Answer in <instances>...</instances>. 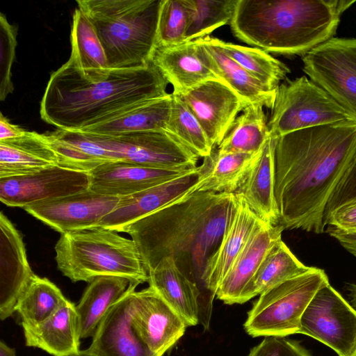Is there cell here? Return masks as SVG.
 <instances>
[{
    "mask_svg": "<svg viewBox=\"0 0 356 356\" xmlns=\"http://www.w3.org/2000/svg\"><path fill=\"white\" fill-rule=\"evenodd\" d=\"M188 17L186 0H162L157 26L156 47H168L185 42Z\"/></svg>",
    "mask_w": 356,
    "mask_h": 356,
    "instance_id": "obj_38",
    "label": "cell"
},
{
    "mask_svg": "<svg viewBox=\"0 0 356 356\" xmlns=\"http://www.w3.org/2000/svg\"><path fill=\"white\" fill-rule=\"evenodd\" d=\"M248 356H312L299 341L286 337H266Z\"/></svg>",
    "mask_w": 356,
    "mask_h": 356,
    "instance_id": "obj_40",
    "label": "cell"
},
{
    "mask_svg": "<svg viewBox=\"0 0 356 356\" xmlns=\"http://www.w3.org/2000/svg\"><path fill=\"white\" fill-rule=\"evenodd\" d=\"M309 268L302 264L280 238L269 250L246 286L242 295L241 304L280 283L306 272Z\"/></svg>",
    "mask_w": 356,
    "mask_h": 356,
    "instance_id": "obj_30",
    "label": "cell"
},
{
    "mask_svg": "<svg viewBox=\"0 0 356 356\" xmlns=\"http://www.w3.org/2000/svg\"><path fill=\"white\" fill-rule=\"evenodd\" d=\"M17 28L10 24L6 16L0 13V100L3 101L12 93V65L15 58Z\"/></svg>",
    "mask_w": 356,
    "mask_h": 356,
    "instance_id": "obj_39",
    "label": "cell"
},
{
    "mask_svg": "<svg viewBox=\"0 0 356 356\" xmlns=\"http://www.w3.org/2000/svg\"><path fill=\"white\" fill-rule=\"evenodd\" d=\"M102 162L124 161L145 166L191 170L199 156L165 131L119 135L88 134Z\"/></svg>",
    "mask_w": 356,
    "mask_h": 356,
    "instance_id": "obj_9",
    "label": "cell"
},
{
    "mask_svg": "<svg viewBox=\"0 0 356 356\" xmlns=\"http://www.w3.org/2000/svg\"><path fill=\"white\" fill-rule=\"evenodd\" d=\"M197 118L213 147L228 133L248 105L227 85L209 80L179 95Z\"/></svg>",
    "mask_w": 356,
    "mask_h": 356,
    "instance_id": "obj_17",
    "label": "cell"
},
{
    "mask_svg": "<svg viewBox=\"0 0 356 356\" xmlns=\"http://www.w3.org/2000/svg\"><path fill=\"white\" fill-rule=\"evenodd\" d=\"M58 270L71 281L118 276L138 284L149 275L133 240L101 227L62 234L55 245Z\"/></svg>",
    "mask_w": 356,
    "mask_h": 356,
    "instance_id": "obj_6",
    "label": "cell"
},
{
    "mask_svg": "<svg viewBox=\"0 0 356 356\" xmlns=\"http://www.w3.org/2000/svg\"><path fill=\"white\" fill-rule=\"evenodd\" d=\"M324 223L325 227L331 225L346 232L356 231V198L332 211Z\"/></svg>",
    "mask_w": 356,
    "mask_h": 356,
    "instance_id": "obj_42",
    "label": "cell"
},
{
    "mask_svg": "<svg viewBox=\"0 0 356 356\" xmlns=\"http://www.w3.org/2000/svg\"><path fill=\"white\" fill-rule=\"evenodd\" d=\"M298 334L319 341L339 356H349L356 345V311L328 283L305 309Z\"/></svg>",
    "mask_w": 356,
    "mask_h": 356,
    "instance_id": "obj_11",
    "label": "cell"
},
{
    "mask_svg": "<svg viewBox=\"0 0 356 356\" xmlns=\"http://www.w3.org/2000/svg\"><path fill=\"white\" fill-rule=\"evenodd\" d=\"M70 356H95V355H93L92 353H91L90 352H89L86 349V350H80L76 354H74V355H70Z\"/></svg>",
    "mask_w": 356,
    "mask_h": 356,
    "instance_id": "obj_47",
    "label": "cell"
},
{
    "mask_svg": "<svg viewBox=\"0 0 356 356\" xmlns=\"http://www.w3.org/2000/svg\"><path fill=\"white\" fill-rule=\"evenodd\" d=\"M168 84L152 63L136 69L84 71L69 58L50 76L40 114L57 129L77 132L168 95Z\"/></svg>",
    "mask_w": 356,
    "mask_h": 356,
    "instance_id": "obj_3",
    "label": "cell"
},
{
    "mask_svg": "<svg viewBox=\"0 0 356 356\" xmlns=\"http://www.w3.org/2000/svg\"><path fill=\"white\" fill-rule=\"evenodd\" d=\"M26 131L17 125L13 124L3 115H0V140L19 137Z\"/></svg>",
    "mask_w": 356,
    "mask_h": 356,
    "instance_id": "obj_44",
    "label": "cell"
},
{
    "mask_svg": "<svg viewBox=\"0 0 356 356\" xmlns=\"http://www.w3.org/2000/svg\"><path fill=\"white\" fill-rule=\"evenodd\" d=\"M89 186L88 172L54 165L30 175L0 178V200L8 207L24 209L85 191Z\"/></svg>",
    "mask_w": 356,
    "mask_h": 356,
    "instance_id": "obj_13",
    "label": "cell"
},
{
    "mask_svg": "<svg viewBox=\"0 0 356 356\" xmlns=\"http://www.w3.org/2000/svg\"><path fill=\"white\" fill-rule=\"evenodd\" d=\"M89 283L76 306L81 339L92 337L110 309L132 286L138 285L118 276H101Z\"/></svg>",
    "mask_w": 356,
    "mask_h": 356,
    "instance_id": "obj_28",
    "label": "cell"
},
{
    "mask_svg": "<svg viewBox=\"0 0 356 356\" xmlns=\"http://www.w3.org/2000/svg\"><path fill=\"white\" fill-rule=\"evenodd\" d=\"M347 290L350 298V305L356 311V284H348Z\"/></svg>",
    "mask_w": 356,
    "mask_h": 356,
    "instance_id": "obj_46",
    "label": "cell"
},
{
    "mask_svg": "<svg viewBox=\"0 0 356 356\" xmlns=\"http://www.w3.org/2000/svg\"><path fill=\"white\" fill-rule=\"evenodd\" d=\"M132 286L108 311L87 349L95 356H159L138 337L132 324Z\"/></svg>",
    "mask_w": 356,
    "mask_h": 356,
    "instance_id": "obj_19",
    "label": "cell"
},
{
    "mask_svg": "<svg viewBox=\"0 0 356 356\" xmlns=\"http://www.w3.org/2000/svg\"><path fill=\"white\" fill-rule=\"evenodd\" d=\"M355 198L356 151L348 170L334 191L327 204L324 213V220L327 215L337 207Z\"/></svg>",
    "mask_w": 356,
    "mask_h": 356,
    "instance_id": "obj_41",
    "label": "cell"
},
{
    "mask_svg": "<svg viewBox=\"0 0 356 356\" xmlns=\"http://www.w3.org/2000/svg\"><path fill=\"white\" fill-rule=\"evenodd\" d=\"M330 283L322 268L310 266L259 295L248 313L245 332L252 337L298 334L302 316L316 293Z\"/></svg>",
    "mask_w": 356,
    "mask_h": 356,
    "instance_id": "obj_7",
    "label": "cell"
},
{
    "mask_svg": "<svg viewBox=\"0 0 356 356\" xmlns=\"http://www.w3.org/2000/svg\"><path fill=\"white\" fill-rule=\"evenodd\" d=\"M349 356H356V345H355L353 352L351 353V354Z\"/></svg>",
    "mask_w": 356,
    "mask_h": 356,
    "instance_id": "obj_48",
    "label": "cell"
},
{
    "mask_svg": "<svg viewBox=\"0 0 356 356\" xmlns=\"http://www.w3.org/2000/svg\"><path fill=\"white\" fill-rule=\"evenodd\" d=\"M356 119L305 76L281 83L268 122L270 138L313 127Z\"/></svg>",
    "mask_w": 356,
    "mask_h": 356,
    "instance_id": "obj_8",
    "label": "cell"
},
{
    "mask_svg": "<svg viewBox=\"0 0 356 356\" xmlns=\"http://www.w3.org/2000/svg\"><path fill=\"white\" fill-rule=\"evenodd\" d=\"M284 229L264 223L250 235L232 267L218 286L216 296L227 305L241 304L242 295L274 243Z\"/></svg>",
    "mask_w": 356,
    "mask_h": 356,
    "instance_id": "obj_21",
    "label": "cell"
},
{
    "mask_svg": "<svg viewBox=\"0 0 356 356\" xmlns=\"http://www.w3.org/2000/svg\"><path fill=\"white\" fill-rule=\"evenodd\" d=\"M204 174L202 164L172 180L120 197L115 209L102 218L98 227L120 232L135 221L195 192Z\"/></svg>",
    "mask_w": 356,
    "mask_h": 356,
    "instance_id": "obj_16",
    "label": "cell"
},
{
    "mask_svg": "<svg viewBox=\"0 0 356 356\" xmlns=\"http://www.w3.org/2000/svg\"><path fill=\"white\" fill-rule=\"evenodd\" d=\"M236 1L186 0L189 17L185 42L209 36L229 24Z\"/></svg>",
    "mask_w": 356,
    "mask_h": 356,
    "instance_id": "obj_37",
    "label": "cell"
},
{
    "mask_svg": "<svg viewBox=\"0 0 356 356\" xmlns=\"http://www.w3.org/2000/svg\"><path fill=\"white\" fill-rule=\"evenodd\" d=\"M70 59L84 71L109 69L106 54L95 29L78 8L74 10L70 33Z\"/></svg>",
    "mask_w": 356,
    "mask_h": 356,
    "instance_id": "obj_35",
    "label": "cell"
},
{
    "mask_svg": "<svg viewBox=\"0 0 356 356\" xmlns=\"http://www.w3.org/2000/svg\"><path fill=\"white\" fill-rule=\"evenodd\" d=\"M22 327L27 346L40 348L53 356H70L80 351L76 305L67 299L44 321Z\"/></svg>",
    "mask_w": 356,
    "mask_h": 356,
    "instance_id": "obj_26",
    "label": "cell"
},
{
    "mask_svg": "<svg viewBox=\"0 0 356 356\" xmlns=\"http://www.w3.org/2000/svg\"><path fill=\"white\" fill-rule=\"evenodd\" d=\"M58 165V158L47 135L27 131L0 140V178L30 175Z\"/></svg>",
    "mask_w": 356,
    "mask_h": 356,
    "instance_id": "obj_27",
    "label": "cell"
},
{
    "mask_svg": "<svg viewBox=\"0 0 356 356\" xmlns=\"http://www.w3.org/2000/svg\"><path fill=\"white\" fill-rule=\"evenodd\" d=\"M264 107L248 104L238 115L217 148L222 153L255 154L270 138Z\"/></svg>",
    "mask_w": 356,
    "mask_h": 356,
    "instance_id": "obj_32",
    "label": "cell"
},
{
    "mask_svg": "<svg viewBox=\"0 0 356 356\" xmlns=\"http://www.w3.org/2000/svg\"><path fill=\"white\" fill-rule=\"evenodd\" d=\"M223 51L259 81L274 91L290 73L288 67L269 53L218 39Z\"/></svg>",
    "mask_w": 356,
    "mask_h": 356,
    "instance_id": "obj_34",
    "label": "cell"
},
{
    "mask_svg": "<svg viewBox=\"0 0 356 356\" xmlns=\"http://www.w3.org/2000/svg\"><path fill=\"white\" fill-rule=\"evenodd\" d=\"M302 60L309 79L356 119V38L333 37Z\"/></svg>",
    "mask_w": 356,
    "mask_h": 356,
    "instance_id": "obj_10",
    "label": "cell"
},
{
    "mask_svg": "<svg viewBox=\"0 0 356 356\" xmlns=\"http://www.w3.org/2000/svg\"><path fill=\"white\" fill-rule=\"evenodd\" d=\"M202 55L208 67L219 80L232 89L244 102L272 110L276 91L256 79L232 59L218 42V38H199Z\"/></svg>",
    "mask_w": 356,
    "mask_h": 356,
    "instance_id": "obj_24",
    "label": "cell"
},
{
    "mask_svg": "<svg viewBox=\"0 0 356 356\" xmlns=\"http://www.w3.org/2000/svg\"><path fill=\"white\" fill-rule=\"evenodd\" d=\"M234 194L241 195L264 222L278 225L275 198L273 139L270 138L254 156Z\"/></svg>",
    "mask_w": 356,
    "mask_h": 356,
    "instance_id": "obj_25",
    "label": "cell"
},
{
    "mask_svg": "<svg viewBox=\"0 0 356 356\" xmlns=\"http://www.w3.org/2000/svg\"><path fill=\"white\" fill-rule=\"evenodd\" d=\"M188 171L124 161L106 162L88 172L89 189L99 194L122 197L172 180Z\"/></svg>",
    "mask_w": 356,
    "mask_h": 356,
    "instance_id": "obj_20",
    "label": "cell"
},
{
    "mask_svg": "<svg viewBox=\"0 0 356 356\" xmlns=\"http://www.w3.org/2000/svg\"><path fill=\"white\" fill-rule=\"evenodd\" d=\"M172 94L166 131L199 157L209 156L215 147L186 104Z\"/></svg>",
    "mask_w": 356,
    "mask_h": 356,
    "instance_id": "obj_36",
    "label": "cell"
},
{
    "mask_svg": "<svg viewBox=\"0 0 356 356\" xmlns=\"http://www.w3.org/2000/svg\"><path fill=\"white\" fill-rule=\"evenodd\" d=\"M327 232L349 253L356 257V231L346 232L327 225Z\"/></svg>",
    "mask_w": 356,
    "mask_h": 356,
    "instance_id": "obj_43",
    "label": "cell"
},
{
    "mask_svg": "<svg viewBox=\"0 0 356 356\" xmlns=\"http://www.w3.org/2000/svg\"><path fill=\"white\" fill-rule=\"evenodd\" d=\"M152 63L172 86L175 95L184 94L209 80H219L204 60L197 40L156 47Z\"/></svg>",
    "mask_w": 356,
    "mask_h": 356,
    "instance_id": "obj_22",
    "label": "cell"
},
{
    "mask_svg": "<svg viewBox=\"0 0 356 356\" xmlns=\"http://www.w3.org/2000/svg\"><path fill=\"white\" fill-rule=\"evenodd\" d=\"M235 195L236 207L234 213L225 229L220 245L207 261L202 277V310L205 311L207 320H209L212 300L219 284L250 235L266 223L252 211L241 195Z\"/></svg>",
    "mask_w": 356,
    "mask_h": 356,
    "instance_id": "obj_15",
    "label": "cell"
},
{
    "mask_svg": "<svg viewBox=\"0 0 356 356\" xmlns=\"http://www.w3.org/2000/svg\"><path fill=\"white\" fill-rule=\"evenodd\" d=\"M119 200L118 197L88 189L33 204L24 209L62 234L98 228L102 218L115 209Z\"/></svg>",
    "mask_w": 356,
    "mask_h": 356,
    "instance_id": "obj_12",
    "label": "cell"
},
{
    "mask_svg": "<svg viewBox=\"0 0 356 356\" xmlns=\"http://www.w3.org/2000/svg\"><path fill=\"white\" fill-rule=\"evenodd\" d=\"M148 275L149 286L178 313L187 326L200 322L202 292L197 284L180 270L173 257L161 260Z\"/></svg>",
    "mask_w": 356,
    "mask_h": 356,
    "instance_id": "obj_23",
    "label": "cell"
},
{
    "mask_svg": "<svg viewBox=\"0 0 356 356\" xmlns=\"http://www.w3.org/2000/svg\"><path fill=\"white\" fill-rule=\"evenodd\" d=\"M0 356H16L15 349L9 347L3 341L0 342Z\"/></svg>",
    "mask_w": 356,
    "mask_h": 356,
    "instance_id": "obj_45",
    "label": "cell"
},
{
    "mask_svg": "<svg viewBox=\"0 0 356 356\" xmlns=\"http://www.w3.org/2000/svg\"><path fill=\"white\" fill-rule=\"evenodd\" d=\"M35 274L22 236L3 212L0 214V318L15 312L17 301Z\"/></svg>",
    "mask_w": 356,
    "mask_h": 356,
    "instance_id": "obj_18",
    "label": "cell"
},
{
    "mask_svg": "<svg viewBox=\"0 0 356 356\" xmlns=\"http://www.w3.org/2000/svg\"><path fill=\"white\" fill-rule=\"evenodd\" d=\"M236 207L234 193L193 192L124 227L147 273L171 257L202 290L207 262L220 245Z\"/></svg>",
    "mask_w": 356,
    "mask_h": 356,
    "instance_id": "obj_2",
    "label": "cell"
},
{
    "mask_svg": "<svg viewBox=\"0 0 356 356\" xmlns=\"http://www.w3.org/2000/svg\"><path fill=\"white\" fill-rule=\"evenodd\" d=\"M257 154L222 153L215 147L203 158L204 174L195 191L235 193Z\"/></svg>",
    "mask_w": 356,
    "mask_h": 356,
    "instance_id": "obj_31",
    "label": "cell"
},
{
    "mask_svg": "<svg viewBox=\"0 0 356 356\" xmlns=\"http://www.w3.org/2000/svg\"><path fill=\"white\" fill-rule=\"evenodd\" d=\"M355 0H237L229 22L241 41L268 53L304 56L333 38Z\"/></svg>",
    "mask_w": 356,
    "mask_h": 356,
    "instance_id": "obj_4",
    "label": "cell"
},
{
    "mask_svg": "<svg viewBox=\"0 0 356 356\" xmlns=\"http://www.w3.org/2000/svg\"><path fill=\"white\" fill-rule=\"evenodd\" d=\"M162 0H78L95 29L109 69H136L152 63Z\"/></svg>",
    "mask_w": 356,
    "mask_h": 356,
    "instance_id": "obj_5",
    "label": "cell"
},
{
    "mask_svg": "<svg viewBox=\"0 0 356 356\" xmlns=\"http://www.w3.org/2000/svg\"><path fill=\"white\" fill-rule=\"evenodd\" d=\"M131 321L138 337L159 356L178 341L188 327L178 313L149 286L134 292Z\"/></svg>",
    "mask_w": 356,
    "mask_h": 356,
    "instance_id": "obj_14",
    "label": "cell"
},
{
    "mask_svg": "<svg viewBox=\"0 0 356 356\" xmlns=\"http://www.w3.org/2000/svg\"><path fill=\"white\" fill-rule=\"evenodd\" d=\"M172 94L139 104L106 122L84 129L81 133L119 135L149 131H166Z\"/></svg>",
    "mask_w": 356,
    "mask_h": 356,
    "instance_id": "obj_29",
    "label": "cell"
},
{
    "mask_svg": "<svg viewBox=\"0 0 356 356\" xmlns=\"http://www.w3.org/2000/svg\"><path fill=\"white\" fill-rule=\"evenodd\" d=\"M278 225L322 234L324 213L356 151V121L298 130L273 139Z\"/></svg>",
    "mask_w": 356,
    "mask_h": 356,
    "instance_id": "obj_1",
    "label": "cell"
},
{
    "mask_svg": "<svg viewBox=\"0 0 356 356\" xmlns=\"http://www.w3.org/2000/svg\"><path fill=\"white\" fill-rule=\"evenodd\" d=\"M67 298L60 289L46 277L34 275L19 298L15 312L22 326L40 323L54 314Z\"/></svg>",
    "mask_w": 356,
    "mask_h": 356,
    "instance_id": "obj_33",
    "label": "cell"
}]
</instances>
